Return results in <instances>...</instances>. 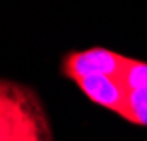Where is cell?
I'll list each match as a JSON object with an SVG mask.
<instances>
[{
  "mask_svg": "<svg viewBox=\"0 0 147 141\" xmlns=\"http://www.w3.org/2000/svg\"><path fill=\"white\" fill-rule=\"evenodd\" d=\"M0 141H54L48 113L38 94L0 78Z\"/></svg>",
  "mask_w": 147,
  "mask_h": 141,
  "instance_id": "obj_1",
  "label": "cell"
},
{
  "mask_svg": "<svg viewBox=\"0 0 147 141\" xmlns=\"http://www.w3.org/2000/svg\"><path fill=\"white\" fill-rule=\"evenodd\" d=\"M121 119L137 127H147V90H125Z\"/></svg>",
  "mask_w": 147,
  "mask_h": 141,
  "instance_id": "obj_4",
  "label": "cell"
},
{
  "mask_svg": "<svg viewBox=\"0 0 147 141\" xmlns=\"http://www.w3.org/2000/svg\"><path fill=\"white\" fill-rule=\"evenodd\" d=\"M125 64V54L103 46H92L86 50H70L60 60V74L76 82L86 76H111L119 78Z\"/></svg>",
  "mask_w": 147,
  "mask_h": 141,
  "instance_id": "obj_2",
  "label": "cell"
},
{
  "mask_svg": "<svg viewBox=\"0 0 147 141\" xmlns=\"http://www.w3.org/2000/svg\"><path fill=\"white\" fill-rule=\"evenodd\" d=\"M119 78L125 90H147V62L125 56V64Z\"/></svg>",
  "mask_w": 147,
  "mask_h": 141,
  "instance_id": "obj_5",
  "label": "cell"
},
{
  "mask_svg": "<svg viewBox=\"0 0 147 141\" xmlns=\"http://www.w3.org/2000/svg\"><path fill=\"white\" fill-rule=\"evenodd\" d=\"M80 92L86 95L92 103L115 113L121 117L123 103H125V86L121 78L111 76H86L74 82Z\"/></svg>",
  "mask_w": 147,
  "mask_h": 141,
  "instance_id": "obj_3",
  "label": "cell"
}]
</instances>
